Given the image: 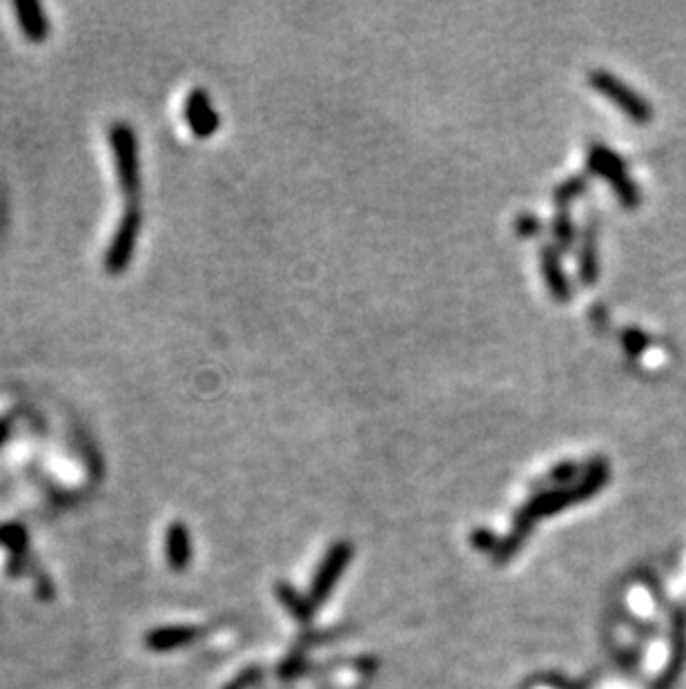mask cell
<instances>
[{
	"label": "cell",
	"mask_w": 686,
	"mask_h": 689,
	"mask_svg": "<svg viewBox=\"0 0 686 689\" xmlns=\"http://www.w3.org/2000/svg\"><path fill=\"white\" fill-rule=\"evenodd\" d=\"M608 478H611V469H608L606 460L597 458L591 460L584 469L582 480L575 482L570 487H562V489H553V491H544L539 495H535L524 509L517 513L515 518V527L513 533L497 547V560L504 563V560L513 558L521 545H524L526 536H528L530 527L537 518H546V515L557 513V511L566 509L570 504H578V502L588 500L596 493H600L604 487H606Z\"/></svg>",
	"instance_id": "1"
},
{
	"label": "cell",
	"mask_w": 686,
	"mask_h": 689,
	"mask_svg": "<svg viewBox=\"0 0 686 689\" xmlns=\"http://www.w3.org/2000/svg\"><path fill=\"white\" fill-rule=\"evenodd\" d=\"M588 168H591V172H596V175H600L602 179L611 184V188L615 190L617 199H620L624 208H638L639 201H642V193H639L638 184L626 172V163L622 161L620 154L608 150L606 145H591V150H588Z\"/></svg>",
	"instance_id": "2"
},
{
	"label": "cell",
	"mask_w": 686,
	"mask_h": 689,
	"mask_svg": "<svg viewBox=\"0 0 686 689\" xmlns=\"http://www.w3.org/2000/svg\"><path fill=\"white\" fill-rule=\"evenodd\" d=\"M593 88L602 94L604 99H608L611 103H615L622 112L629 118H633L635 123H648L653 118V108L647 99L639 97L633 88L620 81L617 76H613L606 70H593L588 76Z\"/></svg>",
	"instance_id": "3"
},
{
	"label": "cell",
	"mask_w": 686,
	"mask_h": 689,
	"mask_svg": "<svg viewBox=\"0 0 686 689\" xmlns=\"http://www.w3.org/2000/svg\"><path fill=\"white\" fill-rule=\"evenodd\" d=\"M350 558H352L350 542H337V545L328 551V556L323 558L322 567H319L317 576H314L313 581V590H310V602H313L314 607L322 605L323 600L330 598V593L335 590L337 581L341 578L343 569H346L347 563H350Z\"/></svg>",
	"instance_id": "4"
},
{
	"label": "cell",
	"mask_w": 686,
	"mask_h": 689,
	"mask_svg": "<svg viewBox=\"0 0 686 689\" xmlns=\"http://www.w3.org/2000/svg\"><path fill=\"white\" fill-rule=\"evenodd\" d=\"M112 148L116 152V170L125 193L139 188V157H136V141L127 127L116 125L112 130Z\"/></svg>",
	"instance_id": "5"
},
{
	"label": "cell",
	"mask_w": 686,
	"mask_h": 689,
	"mask_svg": "<svg viewBox=\"0 0 686 689\" xmlns=\"http://www.w3.org/2000/svg\"><path fill=\"white\" fill-rule=\"evenodd\" d=\"M139 223H141V217L136 210L127 212L125 219L118 223L116 235H114L112 245H109L107 250V262H105L107 263L109 272L125 271L127 262H130L132 253H134L136 237H139Z\"/></svg>",
	"instance_id": "6"
},
{
	"label": "cell",
	"mask_w": 686,
	"mask_h": 689,
	"mask_svg": "<svg viewBox=\"0 0 686 689\" xmlns=\"http://www.w3.org/2000/svg\"><path fill=\"white\" fill-rule=\"evenodd\" d=\"M686 667V618L682 614L675 616L673 620V645H671V659L666 663L665 672L656 681L653 689H673L678 678L682 676Z\"/></svg>",
	"instance_id": "7"
},
{
	"label": "cell",
	"mask_w": 686,
	"mask_h": 689,
	"mask_svg": "<svg viewBox=\"0 0 686 689\" xmlns=\"http://www.w3.org/2000/svg\"><path fill=\"white\" fill-rule=\"evenodd\" d=\"M185 116L187 123H190V130L196 136L205 139V136H212L219 130V114L214 112L210 97L203 90H196V92L190 94L185 105Z\"/></svg>",
	"instance_id": "8"
},
{
	"label": "cell",
	"mask_w": 686,
	"mask_h": 689,
	"mask_svg": "<svg viewBox=\"0 0 686 689\" xmlns=\"http://www.w3.org/2000/svg\"><path fill=\"white\" fill-rule=\"evenodd\" d=\"M539 262H542V275H544V281H546L548 290H551V295L555 297L557 301H569L570 284L564 268H562L560 253H557L555 248H544Z\"/></svg>",
	"instance_id": "9"
},
{
	"label": "cell",
	"mask_w": 686,
	"mask_h": 689,
	"mask_svg": "<svg viewBox=\"0 0 686 689\" xmlns=\"http://www.w3.org/2000/svg\"><path fill=\"white\" fill-rule=\"evenodd\" d=\"M201 636L194 627H159L145 636V645L154 651H174L178 647H187Z\"/></svg>",
	"instance_id": "10"
},
{
	"label": "cell",
	"mask_w": 686,
	"mask_h": 689,
	"mask_svg": "<svg viewBox=\"0 0 686 689\" xmlns=\"http://www.w3.org/2000/svg\"><path fill=\"white\" fill-rule=\"evenodd\" d=\"M166 556L174 572H183V569H187V564H190L192 560V542H190V531H187L185 524L174 522L172 527L167 529Z\"/></svg>",
	"instance_id": "11"
},
{
	"label": "cell",
	"mask_w": 686,
	"mask_h": 689,
	"mask_svg": "<svg viewBox=\"0 0 686 689\" xmlns=\"http://www.w3.org/2000/svg\"><path fill=\"white\" fill-rule=\"evenodd\" d=\"M600 277V254H597V232L593 223L582 235V244H579V280L584 284H593Z\"/></svg>",
	"instance_id": "12"
},
{
	"label": "cell",
	"mask_w": 686,
	"mask_h": 689,
	"mask_svg": "<svg viewBox=\"0 0 686 689\" xmlns=\"http://www.w3.org/2000/svg\"><path fill=\"white\" fill-rule=\"evenodd\" d=\"M18 16V25H21L22 34L27 36L30 40H40L47 39V21H45V13L40 9V4L36 3H18L13 4Z\"/></svg>",
	"instance_id": "13"
},
{
	"label": "cell",
	"mask_w": 686,
	"mask_h": 689,
	"mask_svg": "<svg viewBox=\"0 0 686 689\" xmlns=\"http://www.w3.org/2000/svg\"><path fill=\"white\" fill-rule=\"evenodd\" d=\"M277 593H279V600L286 605V609L290 611V614L295 616L296 620H301V623H308V620L313 618V607L314 605L310 600H305V598L301 596L299 591H295L290 585H286V582H279Z\"/></svg>",
	"instance_id": "14"
},
{
	"label": "cell",
	"mask_w": 686,
	"mask_h": 689,
	"mask_svg": "<svg viewBox=\"0 0 686 689\" xmlns=\"http://www.w3.org/2000/svg\"><path fill=\"white\" fill-rule=\"evenodd\" d=\"M553 237H555L557 245H560L562 250L570 248V245L575 244V239H578V228H575L569 210H560V212L555 214V219H553Z\"/></svg>",
	"instance_id": "15"
},
{
	"label": "cell",
	"mask_w": 686,
	"mask_h": 689,
	"mask_svg": "<svg viewBox=\"0 0 686 689\" xmlns=\"http://www.w3.org/2000/svg\"><path fill=\"white\" fill-rule=\"evenodd\" d=\"M587 185H588V181L584 179V177H570L569 181H564V184L557 185V190H555L557 205H560L562 210H566L569 201H573L575 197H579V194L587 193Z\"/></svg>",
	"instance_id": "16"
},
{
	"label": "cell",
	"mask_w": 686,
	"mask_h": 689,
	"mask_svg": "<svg viewBox=\"0 0 686 689\" xmlns=\"http://www.w3.org/2000/svg\"><path fill=\"white\" fill-rule=\"evenodd\" d=\"M622 344H624L626 353L638 355L648 346V337L644 335L642 331H635V328H630V331H624V335H622Z\"/></svg>",
	"instance_id": "17"
},
{
	"label": "cell",
	"mask_w": 686,
	"mask_h": 689,
	"mask_svg": "<svg viewBox=\"0 0 686 689\" xmlns=\"http://www.w3.org/2000/svg\"><path fill=\"white\" fill-rule=\"evenodd\" d=\"M261 676H263V669L261 667H250L245 669L244 674H239V676L235 678L232 683H227L226 689H253L259 685Z\"/></svg>",
	"instance_id": "18"
},
{
	"label": "cell",
	"mask_w": 686,
	"mask_h": 689,
	"mask_svg": "<svg viewBox=\"0 0 686 689\" xmlns=\"http://www.w3.org/2000/svg\"><path fill=\"white\" fill-rule=\"evenodd\" d=\"M579 473V467L575 462H564L560 464V467H555L551 471V476H548V480L555 482V485H570V482H575V478H578Z\"/></svg>",
	"instance_id": "19"
},
{
	"label": "cell",
	"mask_w": 686,
	"mask_h": 689,
	"mask_svg": "<svg viewBox=\"0 0 686 689\" xmlns=\"http://www.w3.org/2000/svg\"><path fill=\"white\" fill-rule=\"evenodd\" d=\"M517 228V235L521 237H537L539 232H542V221H539L535 214H519V219H517L515 223Z\"/></svg>",
	"instance_id": "20"
},
{
	"label": "cell",
	"mask_w": 686,
	"mask_h": 689,
	"mask_svg": "<svg viewBox=\"0 0 686 689\" xmlns=\"http://www.w3.org/2000/svg\"><path fill=\"white\" fill-rule=\"evenodd\" d=\"M473 542L479 547V549H488V547H500L497 545V540L493 538L491 531H484V529H479V531L473 533Z\"/></svg>",
	"instance_id": "21"
}]
</instances>
